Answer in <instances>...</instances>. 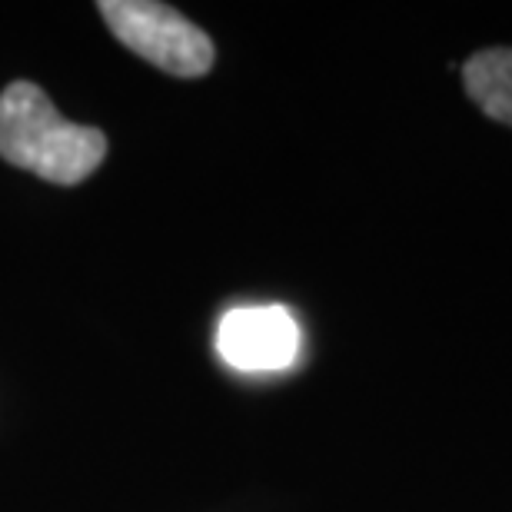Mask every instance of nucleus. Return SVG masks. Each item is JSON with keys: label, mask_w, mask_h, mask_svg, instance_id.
I'll use <instances>...</instances> for the list:
<instances>
[{"label": "nucleus", "mask_w": 512, "mask_h": 512, "mask_svg": "<svg viewBox=\"0 0 512 512\" xmlns=\"http://www.w3.org/2000/svg\"><path fill=\"white\" fill-rule=\"evenodd\" d=\"M0 157L40 180L74 187L107 157L104 130L67 120L30 80H14L0 94Z\"/></svg>", "instance_id": "obj_1"}, {"label": "nucleus", "mask_w": 512, "mask_h": 512, "mask_svg": "<svg viewBox=\"0 0 512 512\" xmlns=\"http://www.w3.org/2000/svg\"><path fill=\"white\" fill-rule=\"evenodd\" d=\"M217 353L243 373L286 370L300 353V323L280 303L233 306L217 326Z\"/></svg>", "instance_id": "obj_3"}, {"label": "nucleus", "mask_w": 512, "mask_h": 512, "mask_svg": "<svg viewBox=\"0 0 512 512\" xmlns=\"http://www.w3.org/2000/svg\"><path fill=\"white\" fill-rule=\"evenodd\" d=\"M97 10L120 44L173 77H203L213 67V40L170 4L104 0Z\"/></svg>", "instance_id": "obj_2"}, {"label": "nucleus", "mask_w": 512, "mask_h": 512, "mask_svg": "<svg viewBox=\"0 0 512 512\" xmlns=\"http://www.w3.org/2000/svg\"><path fill=\"white\" fill-rule=\"evenodd\" d=\"M463 84L469 100L489 120L512 127V47L479 50L463 64Z\"/></svg>", "instance_id": "obj_4"}]
</instances>
